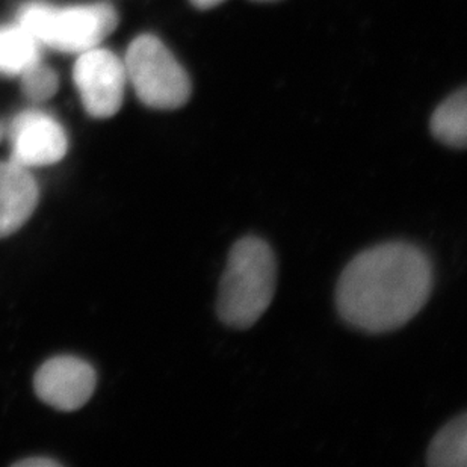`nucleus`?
I'll list each match as a JSON object with an SVG mask.
<instances>
[{
  "label": "nucleus",
  "mask_w": 467,
  "mask_h": 467,
  "mask_svg": "<svg viewBox=\"0 0 467 467\" xmlns=\"http://www.w3.org/2000/svg\"><path fill=\"white\" fill-rule=\"evenodd\" d=\"M138 99L153 109H177L188 102L191 80L167 46L155 36H140L123 59Z\"/></svg>",
  "instance_id": "obj_4"
},
{
  "label": "nucleus",
  "mask_w": 467,
  "mask_h": 467,
  "mask_svg": "<svg viewBox=\"0 0 467 467\" xmlns=\"http://www.w3.org/2000/svg\"><path fill=\"white\" fill-rule=\"evenodd\" d=\"M73 80L85 110L94 119H109L123 105L128 75L123 59L102 47L80 52Z\"/></svg>",
  "instance_id": "obj_5"
},
{
  "label": "nucleus",
  "mask_w": 467,
  "mask_h": 467,
  "mask_svg": "<svg viewBox=\"0 0 467 467\" xmlns=\"http://www.w3.org/2000/svg\"><path fill=\"white\" fill-rule=\"evenodd\" d=\"M259 2H273V0H259Z\"/></svg>",
  "instance_id": "obj_16"
},
{
  "label": "nucleus",
  "mask_w": 467,
  "mask_h": 467,
  "mask_svg": "<svg viewBox=\"0 0 467 467\" xmlns=\"http://www.w3.org/2000/svg\"><path fill=\"white\" fill-rule=\"evenodd\" d=\"M224 0H191V4L200 9L213 8L216 5L223 4Z\"/></svg>",
  "instance_id": "obj_14"
},
{
  "label": "nucleus",
  "mask_w": 467,
  "mask_h": 467,
  "mask_svg": "<svg viewBox=\"0 0 467 467\" xmlns=\"http://www.w3.org/2000/svg\"><path fill=\"white\" fill-rule=\"evenodd\" d=\"M22 88L27 98L34 102H45L57 93V75L50 67L43 66L40 61L23 71Z\"/></svg>",
  "instance_id": "obj_12"
},
{
  "label": "nucleus",
  "mask_w": 467,
  "mask_h": 467,
  "mask_svg": "<svg viewBox=\"0 0 467 467\" xmlns=\"http://www.w3.org/2000/svg\"><path fill=\"white\" fill-rule=\"evenodd\" d=\"M430 467H466L467 416L466 413L446 423L432 439L428 448Z\"/></svg>",
  "instance_id": "obj_10"
},
{
  "label": "nucleus",
  "mask_w": 467,
  "mask_h": 467,
  "mask_svg": "<svg viewBox=\"0 0 467 467\" xmlns=\"http://www.w3.org/2000/svg\"><path fill=\"white\" fill-rule=\"evenodd\" d=\"M8 138L11 161L27 170L59 162L68 149V138L61 123L40 109H26L16 115Z\"/></svg>",
  "instance_id": "obj_6"
},
{
  "label": "nucleus",
  "mask_w": 467,
  "mask_h": 467,
  "mask_svg": "<svg viewBox=\"0 0 467 467\" xmlns=\"http://www.w3.org/2000/svg\"><path fill=\"white\" fill-rule=\"evenodd\" d=\"M17 18L40 45L68 53L93 49L119 25L114 6L103 2L57 6L31 0L20 6Z\"/></svg>",
  "instance_id": "obj_3"
},
{
  "label": "nucleus",
  "mask_w": 467,
  "mask_h": 467,
  "mask_svg": "<svg viewBox=\"0 0 467 467\" xmlns=\"http://www.w3.org/2000/svg\"><path fill=\"white\" fill-rule=\"evenodd\" d=\"M16 466L50 467V466H61V464L57 463V460L43 459V457H36V459H27V460H22V462H17V463H16Z\"/></svg>",
  "instance_id": "obj_13"
},
{
  "label": "nucleus",
  "mask_w": 467,
  "mask_h": 467,
  "mask_svg": "<svg viewBox=\"0 0 467 467\" xmlns=\"http://www.w3.org/2000/svg\"><path fill=\"white\" fill-rule=\"evenodd\" d=\"M98 375L93 366L71 356L53 358L36 370L34 388L41 401L61 411L79 410L93 397Z\"/></svg>",
  "instance_id": "obj_7"
},
{
  "label": "nucleus",
  "mask_w": 467,
  "mask_h": 467,
  "mask_svg": "<svg viewBox=\"0 0 467 467\" xmlns=\"http://www.w3.org/2000/svg\"><path fill=\"white\" fill-rule=\"evenodd\" d=\"M40 200V188L27 168L8 161L0 162V238L26 224Z\"/></svg>",
  "instance_id": "obj_8"
},
{
  "label": "nucleus",
  "mask_w": 467,
  "mask_h": 467,
  "mask_svg": "<svg viewBox=\"0 0 467 467\" xmlns=\"http://www.w3.org/2000/svg\"><path fill=\"white\" fill-rule=\"evenodd\" d=\"M277 262L273 248L257 236H244L230 250L221 277L216 313L224 326L247 330L273 303Z\"/></svg>",
  "instance_id": "obj_2"
},
{
  "label": "nucleus",
  "mask_w": 467,
  "mask_h": 467,
  "mask_svg": "<svg viewBox=\"0 0 467 467\" xmlns=\"http://www.w3.org/2000/svg\"><path fill=\"white\" fill-rule=\"evenodd\" d=\"M431 132L439 141L454 149H464L467 142L466 89L452 94L432 114Z\"/></svg>",
  "instance_id": "obj_11"
},
{
  "label": "nucleus",
  "mask_w": 467,
  "mask_h": 467,
  "mask_svg": "<svg viewBox=\"0 0 467 467\" xmlns=\"http://www.w3.org/2000/svg\"><path fill=\"white\" fill-rule=\"evenodd\" d=\"M431 291L427 253L409 243L379 244L345 266L336 287V306L354 328L386 333L410 322Z\"/></svg>",
  "instance_id": "obj_1"
},
{
  "label": "nucleus",
  "mask_w": 467,
  "mask_h": 467,
  "mask_svg": "<svg viewBox=\"0 0 467 467\" xmlns=\"http://www.w3.org/2000/svg\"><path fill=\"white\" fill-rule=\"evenodd\" d=\"M4 137H5V128H4V126H2V124H0V141H2V140H4Z\"/></svg>",
  "instance_id": "obj_15"
},
{
  "label": "nucleus",
  "mask_w": 467,
  "mask_h": 467,
  "mask_svg": "<svg viewBox=\"0 0 467 467\" xmlns=\"http://www.w3.org/2000/svg\"><path fill=\"white\" fill-rule=\"evenodd\" d=\"M40 61V43L20 25L0 27V73L20 76Z\"/></svg>",
  "instance_id": "obj_9"
}]
</instances>
